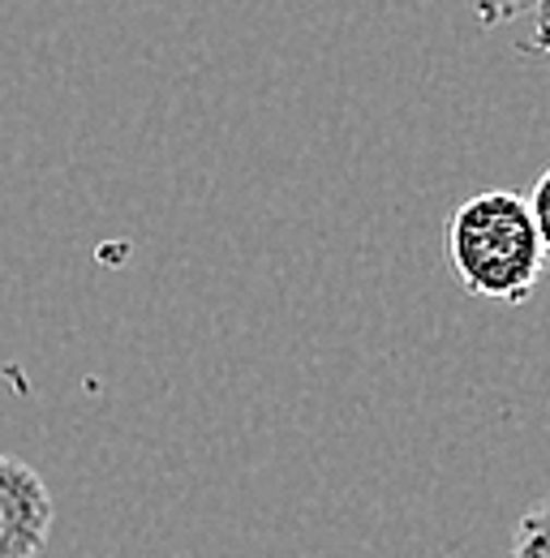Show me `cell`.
<instances>
[{
    "instance_id": "1",
    "label": "cell",
    "mask_w": 550,
    "mask_h": 558,
    "mask_svg": "<svg viewBox=\"0 0 550 558\" xmlns=\"http://www.w3.org/2000/svg\"><path fill=\"white\" fill-rule=\"evenodd\" d=\"M547 177L534 194L481 190L452 210L443 228V250L469 296L521 305L534 296L547 271V215H542Z\"/></svg>"
},
{
    "instance_id": "2",
    "label": "cell",
    "mask_w": 550,
    "mask_h": 558,
    "mask_svg": "<svg viewBox=\"0 0 550 558\" xmlns=\"http://www.w3.org/2000/svg\"><path fill=\"white\" fill-rule=\"evenodd\" d=\"M52 533V494L44 477L0 456V558H39Z\"/></svg>"
},
{
    "instance_id": "3",
    "label": "cell",
    "mask_w": 550,
    "mask_h": 558,
    "mask_svg": "<svg viewBox=\"0 0 550 558\" xmlns=\"http://www.w3.org/2000/svg\"><path fill=\"white\" fill-rule=\"evenodd\" d=\"M512 558H550V529H547V502L538 498L512 529Z\"/></svg>"
},
{
    "instance_id": "4",
    "label": "cell",
    "mask_w": 550,
    "mask_h": 558,
    "mask_svg": "<svg viewBox=\"0 0 550 558\" xmlns=\"http://www.w3.org/2000/svg\"><path fill=\"white\" fill-rule=\"evenodd\" d=\"M465 4L474 9V17L486 31H494V26H507V22H521V17H538L547 0H465Z\"/></svg>"
}]
</instances>
